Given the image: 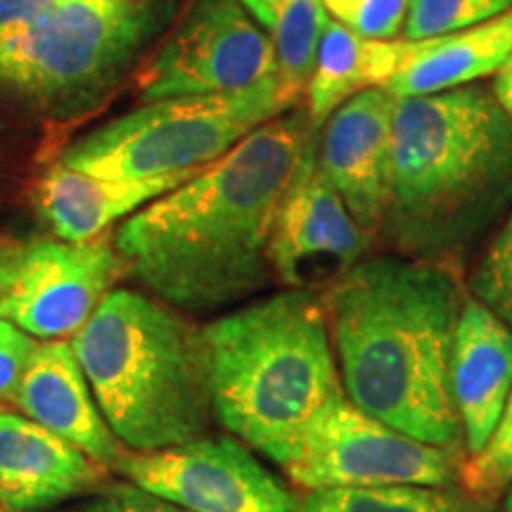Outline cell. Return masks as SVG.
<instances>
[{
    "label": "cell",
    "instance_id": "obj_27",
    "mask_svg": "<svg viewBox=\"0 0 512 512\" xmlns=\"http://www.w3.org/2000/svg\"><path fill=\"white\" fill-rule=\"evenodd\" d=\"M34 349V337L19 330L10 320L0 318V399L15 394L19 377L27 368Z\"/></svg>",
    "mask_w": 512,
    "mask_h": 512
},
{
    "label": "cell",
    "instance_id": "obj_16",
    "mask_svg": "<svg viewBox=\"0 0 512 512\" xmlns=\"http://www.w3.org/2000/svg\"><path fill=\"white\" fill-rule=\"evenodd\" d=\"M86 453L27 415L0 411V505L36 512L98 484Z\"/></svg>",
    "mask_w": 512,
    "mask_h": 512
},
{
    "label": "cell",
    "instance_id": "obj_21",
    "mask_svg": "<svg viewBox=\"0 0 512 512\" xmlns=\"http://www.w3.org/2000/svg\"><path fill=\"white\" fill-rule=\"evenodd\" d=\"M302 512H491L489 505L453 486H337L313 489Z\"/></svg>",
    "mask_w": 512,
    "mask_h": 512
},
{
    "label": "cell",
    "instance_id": "obj_15",
    "mask_svg": "<svg viewBox=\"0 0 512 512\" xmlns=\"http://www.w3.org/2000/svg\"><path fill=\"white\" fill-rule=\"evenodd\" d=\"M451 392L470 458L494 434L512 392V328L472 294L453 337Z\"/></svg>",
    "mask_w": 512,
    "mask_h": 512
},
{
    "label": "cell",
    "instance_id": "obj_14",
    "mask_svg": "<svg viewBox=\"0 0 512 512\" xmlns=\"http://www.w3.org/2000/svg\"><path fill=\"white\" fill-rule=\"evenodd\" d=\"M12 399L22 415L69 441L95 463L117 470L126 456L124 444L102 418L72 344L55 339L36 344Z\"/></svg>",
    "mask_w": 512,
    "mask_h": 512
},
{
    "label": "cell",
    "instance_id": "obj_3",
    "mask_svg": "<svg viewBox=\"0 0 512 512\" xmlns=\"http://www.w3.org/2000/svg\"><path fill=\"white\" fill-rule=\"evenodd\" d=\"M512 207V119L489 86L396 98L377 238L453 271Z\"/></svg>",
    "mask_w": 512,
    "mask_h": 512
},
{
    "label": "cell",
    "instance_id": "obj_11",
    "mask_svg": "<svg viewBox=\"0 0 512 512\" xmlns=\"http://www.w3.org/2000/svg\"><path fill=\"white\" fill-rule=\"evenodd\" d=\"M128 482L190 512H302V501L238 437H202L152 453H126Z\"/></svg>",
    "mask_w": 512,
    "mask_h": 512
},
{
    "label": "cell",
    "instance_id": "obj_30",
    "mask_svg": "<svg viewBox=\"0 0 512 512\" xmlns=\"http://www.w3.org/2000/svg\"><path fill=\"white\" fill-rule=\"evenodd\" d=\"M501 512H512V486H510L508 494H505V498H503V508H501Z\"/></svg>",
    "mask_w": 512,
    "mask_h": 512
},
{
    "label": "cell",
    "instance_id": "obj_29",
    "mask_svg": "<svg viewBox=\"0 0 512 512\" xmlns=\"http://www.w3.org/2000/svg\"><path fill=\"white\" fill-rule=\"evenodd\" d=\"M491 91H494V98L498 105L503 107V112L512 119V55L501 64V69L496 72V79H494V86H491Z\"/></svg>",
    "mask_w": 512,
    "mask_h": 512
},
{
    "label": "cell",
    "instance_id": "obj_20",
    "mask_svg": "<svg viewBox=\"0 0 512 512\" xmlns=\"http://www.w3.org/2000/svg\"><path fill=\"white\" fill-rule=\"evenodd\" d=\"M240 3L271 41L280 76L287 86L304 93L316 60L320 34L330 19L323 0H240Z\"/></svg>",
    "mask_w": 512,
    "mask_h": 512
},
{
    "label": "cell",
    "instance_id": "obj_25",
    "mask_svg": "<svg viewBox=\"0 0 512 512\" xmlns=\"http://www.w3.org/2000/svg\"><path fill=\"white\" fill-rule=\"evenodd\" d=\"M411 0H323L330 19L363 38L396 41L403 38Z\"/></svg>",
    "mask_w": 512,
    "mask_h": 512
},
{
    "label": "cell",
    "instance_id": "obj_12",
    "mask_svg": "<svg viewBox=\"0 0 512 512\" xmlns=\"http://www.w3.org/2000/svg\"><path fill=\"white\" fill-rule=\"evenodd\" d=\"M368 245L366 230L318 162V128L311 126L275 211L268 245L273 275L287 287H309L320 273L335 280L366 256Z\"/></svg>",
    "mask_w": 512,
    "mask_h": 512
},
{
    "label": "cell",
    "instance_id": "obj_17",
    "mask_svg": "<svg viewBox=\"0 0 512 512\" xmlns=\"http://www.w3.org/2000/svg\"><path fill=\"white\" fill-rule=\"evenodd\" d=\"M190 178H110L55 164L38 183V209L60 240L88 242Z\"/></svg>",
    "mask_w": 512,
    "mask_h": 512
},
{
    "label": "cell",
    "instance_id": "obj_4",
    "mask_svg": "<svg viewBox=\"0 0 512 512\" xmlns=\"http://www.w3.org/2000/svg\"><path fill=\"white\" fill-rule=\"evenodd\" d=\"M214 415L283 467L304 432L344 399L323 297L290 287L202 328Z\"/></svg>",
    "mask_w": 512,
    "mask_h": 512
},
{
    "label": "cell",
    "instance_id": "obj_9",
    "mask_svg": "<svg viewBox=\"0 0 512 512\" xmlns=\"http://www.w3.org/2000/svg\"><path fill=\"white\" fill-rule=\"evenodd\" d=\"M121 259L110 240H31L0 254V318L38 339L74 337L112 292Z\"/></svg>",
    "mask_w": 512,
    "mask_h": 512
},
{
    "label": "cell",
    "instance_id": "obj_6",
    "mask_svg": "<svg viewBox=\"0 0 512 512\" xmlns=\"http://www.w3.org/2000/svg\"><path fill=\"white\" fill-rule=\"evenodd\" d=\"M299 95L278 74L238 93L150 100L76 140L60 164L110 178L195 176Z\"/></svg>",
    "mask_w": 512,
    "mask_h": 512
},
{
    "label": "cell",
    "instance_id": "obj_8",
    "mask_svg": "<svg viewBox=\"0 0 512 512\" xmlns=\"http://www.w3.org/2000/svg\"><path fill=\"white\" fill-rule=\"evenodd\" d=\"M463 463V453L408 437L344 396L304 432L283 470L306 491L387 484L453 486L460 482Z\"/></svg>",
    "mask_w": 512,
    "mask_h": 512
},
{
    "label": "cell",
    "instance_id": "obj_13",
    "mask_svg": "<svg viewBox=\"0 0 512 512\" xmlns=\"http://www.w3.org/2000/svg\"><path fill=\"white\" fill-rule=\"evenodd\" d=\"M394 105L387 88H368L318 128V162L370 240L380 233L387 207Z\"/></svg>",
    "mask_w": 512,
    "mask_h": 512
},
{
    "label": "cell",
    "instance_id": "obj_22",
    "mask_svg": "<svg viewBox=\"0 0 512 512\" xmlns=\"http://www.w3.org/2000/svg\"><path fill=\"white\" fill-rule=\"evenodd\" d=\"M512 10V0H411L408 5L403 38H425L453 34L505 15Z\"/></svg>",
    "mask_w": 512,
    "mask_h": 512
},
{
    "label": "cell",
    "instance_id": "obj_24",
    "mask_svg": "<svg viewBox=\"0 0 512 512\" xmlns=\"http://www.w3.org/2000/svg\"><path fill=\"white\" fill-rule=\"evenodd\" d=\"M460 484L472 496H498L512 486V392L494 434L463 463Z\"/></svg>",
    "mask_w": 512,
    "mask_h": 512
},
{
    "label": "cell",
    "instance_id": "obj_26",
    "mask_svg": "<svg viewBox=\"0 0 512 512\" xmlns=\"http://www.w3.org/2000/svg\"><path fill=\"white\" fill-rule=\"evenodd\" d=\"M67 512H190L136 484H114L112 489L74 505Z\"/></svg>",
    "mask_w": 512,
    "mask_h": 512
},
{
    "label": "cell",
    "instance_id": "obj_10",
    "mask_svg": "<svg viewBox=\"0 0 512 512\" xmlns=\"http://www.w3.org/2000/svg\"><path fill=\"white\" fill-rule=\"evenodd\" d=\"M275 50L240 0H197L138 79L145 102L238 93L278 76Z\"/></svg>",
    "mask_w": 512,
    "mask_h": 512
},
{
    "label": "cell",
    "instance_id": "obj_5",
    "mask_svg": "<svg viewBox=\"0 0 512 512\" xmlns=\"http://www.w3.org/2000/svg\"><path fill=\"white\" fill-rule=\"evenodd\" d=\"M72 349L124 446L152 453L209 434L216 415L207 342L174 306L112 290L72 337Z\"/></svg>",
    "mask_w": 512,
    "mask_h": 512
},
{
    "label": "cell",
    "instance_id": "obj_1",
    "mask_svg": "<svg viewBox=\"0 0 512 512\" xmlns=\"http://www.w3.org/2000/svg\"><path fill=\"white\" fill-rule=\"evenodd\" d=\"M309 131V114L292 107L128 216L114 238L121 264L164 304L192 313L266 290L275 211Z\"/></svg>",
    "mask_w": 512,
    "mask_h": 512
},
{
    "label": "cell",
    "instance_id": "obj_23",
    "mask_svg": "<svg viewBox=\"0 0 512 512\" xmlns=\"http://www.w3.org/2000/svg\"><path fill=\"white\" fill-rule=\"evenodd\" d=\"M470 294L512 328V207L470 275Z\"/></svg>",
    "mask_w": 512,
    "mask_h": 512
},
{
    "label": "cell",
    "instance_id": "obj_19",
    "mask_svg": "<svg viewBox=\"0 0 512 512\" xmlns=\"http://www.w3.org/2000/svg\"><path fill=\"white\" fill-rule=\"evenodd\" d=\"M403 57V38L375 41L328 19L320 34L316 60L306 81V114L311 126L325 119L354 95L368 88H387Z\"/></svg>",
    "mask_w": 512,
    "mask_h": 512
},
{
    "label": "cell",
    "instance_id": "obj_2",
    "mask_svg": "<svg viewBox=\"0 0 512 512\" xmlns=\"http://www.w3.org/2000/svg\"><path fill=\"white\" fill-rule=\"evenodd\" d=\"M347 399L408 437L465 456L451 392L465 292L448 268L363 256L320 294Z\"/></svg>",
    "mask_w": 512,
    "mask_h": 512
},
{
    "label": "cell",
    "instance_id": "obj_18",
    "mask_svg": "<svg viewBox=\"0 0 512 512\" xmlns=\"http://www.w3.org/2000/svg\"><path fill=\"white\" fill-rule=\"evenodd\" d=\"M512 55V10L453 34L408 41L403 38V57L387 91L394 98L444 93L472 86L484 76L496 74Z\"/></svg>",
    "mask_w": 512,
    "mask_h": 512
},
{
    "label": "cell",
    "instance_id": "obj_28",
    "mask_svg": "<svg viewBox=\"0 0 512 512\" xmlns=\"http://www.w3.org/2000/svg\"><path fill=\"white\" fill-rule=\"evenodd\" d=\"M57 3L60 0H0V31L31 22Z\"/></svg>",
    "mask_w": 512,
    "mask_h": 512
},
{
    "label": "cell",
    "instance_id": "obj_7",
    "mask_svg": "<svg viewBox=\"0 0 512 512\" xmlns=\"http://www.w3.org/2000/svg\"><path fill=\"white\" fill-rule=\"evenodd\" d=\"M159 0H60L0 31V88L31 100L93 91L143 46Z\"/></svg>",
    "mask_w": 512,
    "mask_h": 512
}]
</instances>
